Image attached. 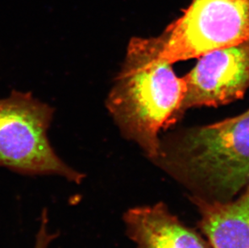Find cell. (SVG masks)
Instances as JSON below:
<instances>
[{"label": "cell", "instance_id": "cell-5", "mask_svg": "<svg viewBox=\"0 0 249 248\" xmlns=\"http://www.w3.org/2000/svg\"><path fill=\"white\" fill-rule=\"evenodd\" d=\"M183 79L186 91L182 111L242 99L249 89V39L200 56Z\"/></svg>", "mask_w": 249, "mask_h": 248}, {"label": "cell", "instance_id": "cell-8", "mask_svg": "<svg viewBox=\"0 0 249 248\" xmlns=\"http://www.w3.org/2000/svg\"><path fill=\"white\" fill-rule=\"evenodd\" d=\"M58 236V233L50 230L49 218L46 209H43L40 214L39 228L36 234L35 244L33 248H50L53 242Z\"/></svg>", "mask_w": 249, "mask_h": 248}, {"label": "cell", "instance_id": "cell-2", "mask_svg": "<svg viewBox=\"0 0 249 248\" xmlns=\"http://www.w3.org/2000/svg\"><path fill=\"white\" fill-rule=\"evenodd\" d=\"M153 161L182 185L189 197L233 200L249 182V110L160 143Z\"/></svg>", "mask_w": 249, "mask_h": 248}, {"label": "cell", "instance_id": "cell-7", "mask_svg": "<svg viewBox=\"0 0 249 248\" xmlns=\"http://www.w3.org/2000/svg\"><path fill=\"white\" fill-rule=\"evenodd\" d=\"M199 213L197 227L212 248H249V182L225 202L190 197Z\"/></svg>", "mask_w": 249, "mask_h": 248}, {"label": "cell", "instance_id": "cell-1", "mask_svg": "<svg viewBox=\"0 0 249 248\" xmlns=\"http://www.w3.org/2000/svg\"><path fill=\"white\" fill-rule=\"evenodd\" d=\"M161 40L133 38L107 106L120 131L152 160L160 151L159 132L178 119L186 95L183 77L160 56Z\"/></svg>", "mask_w": 249, "mask_h": 248}, {"label": "cell", "instance_id": "cell-6", "mask_svg": "<svg viewBox=\"0 0 249 248\" xmlns=\"http://www.w3.org/2000/svg\"><path fill=\"white\" fill-rule=\"evenodd\" d=\"M123 221L137 248H212L207 239L180 220L162 201L128 209Z\"/></svg>", "mask_w": 249, "mask_h": 248}, {"label": "cell", "instance_id": "cell-3", "mask_svg": "<svg viewBox=\"0 0 249 248\" xmlns=\"http://www.w3.org/2000/svg\"><path fill=\"white\" fill-rule=\"evenodd\" d=\"M54 110L31 93L0 99V167L22 175L59 176L81 184L85 175L58 157L48 139Z\"/></svg>", "mask_w": 249, "mask_h": 248}, {"label": "cell", "instance_id": "cell-4", "mask_svg": "<svg viewBox=\"0 0 249 248\" xmlns=\"http://www.w3.org/2000/svg\"><path fill=\"white\" fill-rule=\"evenodd\" d=\"M160 38L171 64L238 45L249 39V0H192Z\"/></svg>", "mask_w": 249, "mask_h": 248}]
</instances>
